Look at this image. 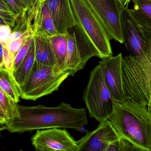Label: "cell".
Masks as SVG:
<instances>
[{
  "mask_svg": "<svg viewBox=\"0 0 151 151\" xmlns=\"http://www.w3.org/2000/svg\"><path fill=\"white\" fill-rule=\"evenodd\" d=\"M17 108L18 116L5 125L6 130L11 133L23 134L52 128L83 132L88 124L86 108H73L64 102L53 107L42 105L26 106L17 104Z\"/></svg>",
  "mask_w": 151,
  "mask_h": 151,
  "instance_id": "1",
  "label": "cell"
},
{
  "mask_svg": "<svg viewBox=\"0 0 151 151\" xmlns=\"http://www.w3.org/2000/svg\"><path fill=\"white\" fill-rule=\"evenodd\" d=\"M120 136L141 151H151V113L146 105L127 100L114 103L109 118Z\"/></svg>",
  "mask_w": 151,
  "mask_h": 151,
  "instance_id": "2",
  "label": "cell"
},
{
  "mask_svg": "<svg viewBox=\"0 0 151 151\" xmlns=\"http://www.w3.org/2000/svg\"><path fill=\"white\" fill-rule=\"evenodd\" d=\"M122 75L127 100L146 105L151 113V49L140 56L122 58Z\"/></svg>",
  "mask_w": 151,
  "mask_h": 151,
  "instance_id": "3",
  "label": "cell"
},
{
  "mask_svg": "<svg viewBox=\"0 0 151 151\" xmlns=\"http://www.w3.org/2000/svg\"><path fill=\"white\" fill-rule=\"evenodd\" d=\"M83 99L90 117L98 122L109 119L113 113L115 100L99 65L91 71Z\"/></svg>",
  "mask_w": 151,
  "mask_h": 151,
  "instance_id": "4",
  "label": "cell"
},
{
  "mask_svg": "<svg viewBox=\"0 0 151 151\" xmlns=\"http://www.w3.org/2000/svg\"><path fill=\"white\" fill-rule=\"evenodd\" d=\"M70 76L69 72H55L52 66L35 61L24 85L20 87L22 99L35 101L57 91L64 81Z\"/></svg>",
  "mask_w": 151,
  "mask_h": 151,
  "instance_id": "5",
  "label": "cell"
},
{
  "mask_svg": "<svg viewBox=\"0 0 151 151\" xmlns=\"http://www.w3.org/2000/svg\"><path fill=\"white\" fill-rule=\"evenodd\" d=\"M77 24L81 27L98 51L100 59L113 56L110 39L85 0H70Z\"/></svg>",
  "mask_w": 151,
  "mask_h": 151,
  "instance_id": "6",
  "label": "cell"
},
{
  "mask_svg": "<svg viewBox=\"0 0 151 151\" xmlns=\"http://www.w3.org/2000/svg\"><path fill=\"white\" fill-rule=\"evenodd\" d=\"M110 40L123 43L121 15L124 7L120 0H85Z\"/></svg>",
  "mask_w": 151,
  "mask_h": 151,
  "instance_id": "7",
  "label": "cell"
},
{
  "mask_svg": "<svg viewBox=\"0 0 151 151\" xmlns=\"http://www.w3.org/2000/svg\"><path fill=\"white\" fill-rule=\"evenodd\" d=\"M31 141L37 151H78L79 144L66 128H59L37 130Z\"/></svg>",
  "mask_w": 151,
  "mask_h": 151,
  "instance_id": "8",
  "label": "cell"
},
{
  "mask_svg": "<svg viewBox=\"0 0 151 151\" xmlns=\"http://www.w3.org/2000/svg\"><path fill=\"white\" fill-rule=\"evenodd\" d=\"M120 137L110 120H105L79 140L78 151H106L111 144Z\"/></svg>",
  "mask_w": 151,
  "mask_h": 151,
  "instance_id": "9",
  "label": "cell"
},
{
  "mask_svg": "<svg viewBox=\"0 0 151 151\" xmlns=\"http://www.w3.org/2000/svg\"><path fill=\"white\" fill-rule=\"evenodd\" d=\"M122 54L102 59L99 65L112 95L116 102L126 101L122 85Z\"/></svg>",
  "mask_w": 151,
  "mask_h": 151,
  "instance_id": "10",
  "label": "cell"
},
{
  "mask_svg": "<svg viewBox=\"0 0 151 151\" xmlns=\"http://www.w3.org/2000/svg\"><path fill=\"white\" fill-rule=\"evenodd\" d=\"M55 26L60 34H67L68 29L77 24L70 0H47Z\"/></svg>",
  "mask_w": 151,
  "mask_h": 151,
  "instance_id": "11",
  "label": "cell"
},
{
  "mask_svg": "<svg viewBox=\"0 0 151 151\" xmlns=\"http://www.w3.org/2000/svg\"><path fill=\"white\" fill-rule=\"evenodd\" d=\"M27 19L31 22L34 33L44 31L50 35L59 33L55 26L51 13L46 1L39 6H33L27 12Z\"/></svg>",
  "mask_w": 151,
  "mask_h": 151,
  "instance_id": "12",
  "label": "cell"
},
{
  "mask_svg": "<svg viewBox=\"0 0 151 151\" xmlns=\"http://www.w3.org/2000/svg\"><path fill=\"white\" fill-rule=\"evenodd\" d=\"M35 44V61L39 64L52 66L56 65L55 57L52 48L50 35L44 31L33 34Z\"/></svg>",
  "mask_w": 151,
  "mask_h": 151,
  "instance_id": "13",
  "label": "cell"
},
{
  "mask_svg": "<svg viewBox=\"0 0 151 151\" xmlns=\"http://www.w3.org/2000/svg\"><path fill=\"white\" fill-rule=\"evenodd\" d=\"M67 36L68 41L67 54L62 72H68L70 73V76H73L77 72L83 70L84 67L82 64L75 35L71 27L68 29Z\"/></svg>",
  "mask_w": 151,
  "mask_h": 151,
  "instance_id": "14",
  "label": "cell"
},
{
  "mask_svg": "<svg viewBox=\"0 0 151 151\" xmlns=\"http://www.w3.org/2000/svg\"><path fill=\"white\" fill-rule=\"evenodd\" d=\"M71 28L74 32L82 64L84 67L88 60L92 57L99 58V52L80 25L77 24Z\"/></svg>",
  "mask_w": 151,
  "mask_h": 151,
  "instance_id": "15",
  "label": "cell"
},
{
  "mask_svg": "<svg viewBox=\"0 0 151 151\" xmlns=\"http://www.w3.org/2000/svg\"><path fill=\"white\" fill-rule=\"evenodd\" d=\"M0 89L13 102L17 103L21 92L11 70L0 65Z\"/></svg>",
  "mask_w": 151,
  "mask_h": 151,
  "instance_id": "16",
  "label": "cell"
},
{
  "mask_svg": "<svg viewBox=\"0 0 151 151\" xmlns=\"http://www.w3.org/2000/svg\"><path fill=\"white\" fill-rule=\"evenodd\" d=\"M134 9H129L130 16L140 26L151 29V0H131Z\"/></svg>",
  "mask_w": 151,
  "mask_h": 151,
  "instance_id": "17",
  "label": "cell"
},
{
  "mask_svg": "<svg viewBox=\"0 0 151 151\" xmlns=\"http://www.w3.org/2000/svg\"><path fill=\"white\" fill-rule=\"evenodd\" d=\"M35 61V44L33 35L31 39L29 49L18 68L12 72L19 87L24 85L32 71Z\"/></svg>",
  "mask_w": 151,
  "mask_h": 151,
  "instance_id": "18",
  "label": "cell"
},
{
  "mask_svg": "<svg viewBox=\"0 0 151 151\" xmlns=\"http://www.w3.org/2000/svg\"><path fill=\"white\" fill-rule=\"evenodd\" d=\"M67 34H58L50 35V41L55 57L56 65L54 69L55 72L63 71L67 54Z\"/></svg>",
  "mask_w": 151,
  "mask_h": 151,
  "instance_id": "19",
  "label": "cell"
},
{
  "mask_svg": "<svg viewBox=\"0 0 151 151\" xmlns=\"http://www.w3.org/2000/svg\"><path fill=\"white\" fill-rule=\"evenodd\" d=\"M31 32H33L32 24L27 19V12H23L17 18L13 30L9 36L8 43L14 41Z\"/></svg>",
  "mask_w": 151,
  "mask_h": 151,
  "instance_id": "20",
  "label": "cell"
},
{
  "mask_svg": "<svg viewBox=\"0 0 151 151\" xmlns=\"http://www.w3.org/2000/svg\"><path fill=\"white\" fill-rule=\"evenodd\" d=\"M17 105V103L13 102L0 89V107L5 113L8 121L18 116Z\"/></svg>",
  "mask_w": 151,
  "mask_h": 151,
  "instance_id": "21",
  "label": "cell"
},
{
  "mask_svg": "<svg viewBox=\"0 0 151 151\" xmlns=\"http://www.w3.org/2000/svg\"><path fill=\"white\" fill-rule=\"evenodd\" d=\"M106 151H141L127 139L121 137L107 147Z\"/></svg>",
  "mask_w": 151,
  "mask_h": 151,
  "instance_id": "22",
  "label": "cell"
},
{
  "mask_svg": "<svg viewBox=\"0 0 151 151\" xmlns=\"http://www.w3.org/2000/svg\"><path fill=\"white\" fill-rule=\"evenodd\" d=\"M34 32L27 33L14 41L7 43L5 47L11 54L15 58L18 52L23 47L25 43L33 35Z\"/></svg>",
  "mask_w": 151,
  "mask_h": 151,
  "instance_id": "23",
  "label": "cell"
},
{
  "mask_svg": "<svg viewBox=\"0 0 151 151\" xmlns=\"http://www.w3.org/2000/svg\"><path fill=\"white\" fill-rule=\"evenodd\" d=\"M0 16L8 25L14 27L17 17L11 12L3 0H0Z\"/></svg>",
  "mask_w": 151,
  "mask_h": 151,
  "instance_id": "24",
  "label": "cell"
},
{
  "mask_svg": "<svg viewBox=\"0 0 151 151\" xmlns=\"http://www.w3.org/2000/svg\"><path fill=\"white\" fill-rule=\"evenodd\" d=\"M32 37L30 38V39H28L25 43L21 49L19 50V51L18 52L17 54L16 55V57L14 59V62H13L12 72H14L18 68L20 64L22 63L23 59L24 58L25 56L27 51H28V49H29Z\"/></svg>",
  "mask_w": 151,
  "mask_h": 151,
  "instance_id": "25",
  "label": "cell"
},
{
  "mask_svg": "<svg viewBox=\"0 0 151 151\" xmlns=\"http://www.w3.org/2000/svg\"><path fill=\"white\" fill-rule=\"evenodd\" d=\"M3 1L17 18L25 12L22 9L19 0H3Z\"/></svg>",
  "mask_w": 151,
  "mask_h": 151,
  "instance_id": "26",
  "label": "cell"
},
{
  "mask_svg": "<svg viewBox=\"0 0 151 151\" xmlns=\"http://www.w3.org/2000/svg\"><path fill=\"white\" fill-rule=\"evenodd\" d=\"M11 27L9 25L0 26V43L4 46L8 43L9 36L12 31Z\"/></svg>",
  "mask_w": 151,
  "mask_h": 151,
  "instance_id": "27",
  "label": "cell"
},
{
  "mask_svg": "<svg viewBox=\"0 0 151 151\" xmlns=\"http://www.w3.org/2000/svg\"><path fill=\"white\" fill-rule=\"evenodd\" d=\"M15 57L11 54L5 46L4 47L3 66L11 70Z\"/></svg>",
  "mask_w": 151,
  "mask_h": 151,
  "instance_id": "28",
  "label": "cell"
},
{
  "mask_svg": "<svg viewBox=\"0 0 151 151\" xmlns=\"http://www.w3.org/2000/svg\"><path fill=\"white\" fill-rule=\"evenodd\" d=\"M22 9L25 12H27L34 5L35 0H19Z\"/></svg>",
  "mask_w": 151,
  "mask_h": 151,
  "instance_id": "29",
  "label": "cell"
},
{
  "mask_svg": "<svg viewBox=\"0 0 151 151\" xmlns=\"http://www.w3.org/2000/svg\"><path fill=\"white\" fill-rule=\"evenodd\" d=\"M8 122V119L5 113L0 107V124L6 125Z\"/></svg>",
  "mask_w": 151,
  "mask_h": 151,
  "instance_id": "30",
  "label": "cell"
},
{
  "mask_svg": "<svg viewBox=\"0 0 151 151\" xmlns=\"http://www.w3.org/2000/svg\"><path fill=\"white\" fill-rule=\"evenodd\" d=\"M4 46L0 43V65H3V51Z\"/></svg>",
  "mask_w": 151,
  "mask_h": 151,
  "instance_id": "31",
  "label": "cell"
},
{
  "mask_svg": "<svg viewBox=\"0 0 151 151\" xmlns=\"http://www.w3.org/2000/svg\"><path fill=\"white\" fill-rule=\"evenodd\" d=\"M47 0H35V3L33 6H39L42 4L46 1Z\"/></svg>",
  "mask_w": 151,
  "mask_h": 151,
  "instance_id": "32",
  "label": "cell"
},
{
  "mask_svg": "<svg viewBox=\"0 0 151 151\" xmlns=\"http://www.w3.org/2000/svg\"><path fill=\"white\" fill-rule=\"evenodd\" d=\"M131 0H120L124 7H127Z\"/></svg>",
  "mask_w": 151,
  "mask_h": 151,
  "instance_id": "33",
  "label": "cell"
},
{
  "mask_svg": "<svg viewBox=\"0 0 151 151\" xmlns=\"http://www.w3.org/2000/svg\"><path fill=\"white\" fill-rule=\"evenodd\" d=\"M8 25L5 20L3 19V18L0 16V26L2 25Z\"/></svg>",
  "mask_w": 151,
  "mask_h": 151,
  "instance_id": "34",
  "label": "cell"
},
{
  "mask_svg": "<svg viewBox=\"0 0 151 151\" xmlns=\"http://www.w3.org/2000/svg\"><path fill=\"white\" fill-rule=\"evenodd\" d=\"M4 130H6V126H5V125L0 124V133Z\"/></svg>",
  "mask_w": 151,
  "mask_h": 151,
  "instance_id": "35",
  "label": "cell"
}]
</instances>
